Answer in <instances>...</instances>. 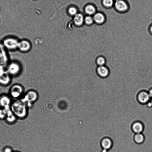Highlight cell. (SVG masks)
Returning a JSON list of instances; mask_svg holds the SVG:
<instances>
[{"instance_id":"1","label":"cell","mask_w":152,"mask_h":152,"mask_svg":"<svg viewBox=\"0 0 152 152\" xmlns=\"http://www.w3.org/2000/svg\"><path fill=\"white\" fill-rule=\"evenodd\" d=\"M12 111L18 117H24L26 113V109L24 102L17 101L14 102L12 107Z\"/></svg>"},{"instance_id":"2","label":"cell","mask_w":152,"mask_h":152,"mask_svg":"<svg viewBox=\"0 0 152 152\" xmlns=\"http://www.w3.org/2000/svg\"><path fill=\"white\" fill-rule=\"evenodd\" d=\"M19 41L13 37L6 38L3 41L5 48L10 51H14L18 49Z\"/></svg>"},{"instance_id":"3","label":"cell","mask_w":152,"mask_h":152,"mask_svg":"<svg viewBox=\"0 0 152 152\" xmlns=\"http://www.w3.org/2000/svg\"><path fill=\"white\" fill-rule=\"evenodd\" d=\"M32 46V44L30 41L23 40L19 41L17 49L22 52L27 53L31 50Z\"/></svg>"},{"instance_id":"4","label":"cell","mask_w":152,"mask_h":152,"mask_svg":"<svg viewBox=\"0 0 152 152\" xmlns=\"http://www.w3.org/2000/svg\"><path fill=\"white\" fill-rule=\"evenodd\" d=\"M21 70V66L18 63L13 62L8 66L7 73L10 75L16 76L20 73Z\"/></svg>"},{"instance_id":"5","label":"cell","mask_w":152,"mask_h":152,"mask_svg":"<svg viewBox=\"0 0 152 152\" xmlns=\"http://www.w3.org/2000/svg\"><path fill=\"white\" fill-rule=\"evenodd\" d=\"M23 91V88L21 85L16 84L12 86L10 92L12 97L14 98H18L22 94Z\"/></svg>"},{"instance_id":"6","label":"cell","mask_w":152,"mask_h":152,"mask_svg":"<svg viewBox=\"0 0 152 152\" xmlns=\"http://www.w3.org/2000/svg\"><path fill=\"white\" fill-rule=\"evenodd\" d=\"M138 102L142 104H146L151 100V98L148 92L146 91H142L138 95Z\"/></svg>"},{"instance_id":"7","label":"cell","mask_w":152,"mask_h":152,"mask_svg":"<svg viewBox=\"0 0 152 152\" xmlns=\"http://www.w3.org/2000/svg\"><path fill=\"white\" fill-rule=\"evenodd\" d=\"M132 128L133 131L135 134H140L143 131L144 127L142 123L137 121L133 124Z\"/></svg>"},{"instance_id":"8","label":"cell","mask_w":152,"mask_h":152,"mask_svg":"<svg viewBox=\"0 0 152 152\" xmlns=\"http://www.w3.org/2000/svg\"><path fill=\"white\" fill-rule=\"evenodd\" d=\"M101 145L102 149L109 151L112 147L113 142L110 138L106 137L102 139Z\"/></svg>"},{"instance_id":"9","label":"cell","mask_w":152,"mask_h":152,"mask_svg":"<svg viewBox=\"0 0 152 152\" xmlns=\"http://www.w3.org/2000/svg\"><path fill=\"white\" fill-rule=\"evenodd\" d=\"M115 6L117 10L120 12H124L128 8V5L123 0H117L116 1Z\"/></svg>"},{"instance_id":"10","label":"cell","mask_w":152,"mask_h":152,"mask_svg":"<svg viewBox=\"0 0 152 152\" xmlns=\"http://www.w3.org/2000/svg\"><path fill=\"white\" fill-rule=\"evenodd\" d=\"M96 71L99 76L102 78H104L108 77L109 73L108 68L104 65L99 66Z\"/></svg>"},{"instance_id":"11","label":"cell","mask_w":152,"mask_h":152,"mask_svg":"<svg viewBox=\"0 0 152 152\" xmlns=\"http://www.w3.org/2000/svg\"><path fill=\"white\" fill-rule=\"evenodd\" d=\"M37 93L34 90L28 91L26 93L24 100H33L37 97Z\"/></svg>"},{"instance_id":"12","label":"cell","mask_w":152,"mask_h":152,"mask_svg":"<svg viewBox=\"0 0 152 152\" xmlns=\"http://www.w3.org/2000/svg\"><path fill=\"white\" fill-rule=\"evenodd\" d=\"M9 74L3 72V73H0V83L5 85L7 84L10 81V77Z\"/></svg>"},{"instance_id":"13","label":"cell","mask_w":152,"mask_h":152,"mask_svg":"<svg viewBox=\"0 0 152 152\" xmlns=\"http://www.w3.org/2000/svg\"><path fill=\"white\" fill-rule=\"evenodd\" d=\"M94 20L98 24L103 23L105 20V17L102 13H98L95 14L93 17Z\"/></svg>"},{"instance_id":"14","label":"cell","mask_w":152,"mask_h":152,"mask_svg":"<svg viewBox=\"0 0 152 152\" xmlns=\"http://www.w3.org/2000/svg\"><path fill=\"white\" fill-rule=\"evenodd\" d=\"M83 17L82 14H77L75 16L74 19L75 24L78 26L82 25L84 21Z\"/></svg>"},{"instance_id":"15","label":"cell","mask_w":152,"mask_h":152,"mask_svg":"<svg viewBox=\"0 0 152 152\" xmlns=\"http://www.w3.org/2000/svg\"><path fill=\"white\" fill-rule=\"evenodd\" d=\"M10 103V100L6 96H3L0 98V105L5 108L8 107Z\"/></svg>"},{"instance_id":"16","label":"cell","mask_w":152,"mask_h":152,"mask_svg":"<svg viewBox=\"0 0 152 152\" xmlns=\"http://www.w3.org/2000/svg\"><path fill=\"white\" fill-rule=\"evenodd\" d=\"M135 141L137 144H140L144 142L145 140L144 135L142 133L136 134L134 138Z\"/></svg>"},{"instance_id":"17","label":"cell","mask_w":152,"mask_h":152,"mask_svg":"<svg viewBox=\"0 0 152 152\" xmlns=\"http://www.w3.org/2000/svg\"><path fill=\"white\" fill-rule=\"evenodd\" d=\"M85 11L89 15H92L95 14L96 12V9L92 5H89L85 8Z\"/></svg>"},{"instance_id":"18","label":"cell","mask_w":152,"mask_h":152,"mask_svg":"<svg viewBox=\"0 0 152 152\" xmlns=\"http://www.w3.org/2000/svg\"><path fill=\"white\" fill-rule=\"evenodd\" d=\"M96 63L99 66H104L106 63V59L102 56L98 57L96 60Z\"/></svg>"},{"instance_id":"19","label":"cell","mask_w":152,"mask_h":152,"mask_svg":"<svg viewBox=\"0 0 152 152\" xmlns=\"http://www.w3.org/2000/svg\"><path fill=\"white\" fill-rule=\"evenodd\" d=\"M103 4L107 7H111L113 4V0H103Z\"/></svg>"},{"instance_id":"20","label":"cell","mask_w":152,"mask_h":152,"mask_svg":"<svg viewBox=\"0 0 152 152\" xmlns=\"http://www.w3.org/2000/svg\"><path fill=\"white\" fill-rule=\"evenodd\" d=\"M94 21L93 18L90 16H86L84 19L85 23L89 25L92 24Z\"/></svg>"},{"instance_id":"21","label":"cell","mask_w":152,"mask_h":152,"mask_svg":"<svg viewBox=\"0 0 152 152\" xmlns=\"http://www.w3.org/2000/svg\"><path fill=\"white\" fill-rule=\"evenodd\" d=\"M69 12L70 15L75 16L77 14V9L74 7H71L69 9Z\"/></svg>"},{"instance_id":"22","label":"cell","mask_w":152,"mask_h":152,"mask_svg":"<svg viewBox=\"0 0 152 152\" xmlns=\"http://www.w3.org/2000/svg\"><path fill=\"white\" fill-rule=\"evenodd\" d=\"M6 115H7V112L5 109L0 110V118L3 119Z\"/></svg>"},{"instance_id":"23","label":"cell","mask_w":152,"mask_h":152,"mask_svg":"<svg viewBox=\"0 0 152 152\" xmlns=\"http://www.w3.org/2000/svg\"><path fill=\"white\" fill-rule=\"evenodd\" d=\"M4 151V152H12V150L10 148H7L5 149Z\"/></svg>"},{"instance_id":"24","label":"cell","mask_w":152,"mask_h":152,"mask_svg":"<svg viewBox=\"0 0 152 152\" xmlns=\"http://www.w3.org/2000/svg\"><path fill=\"white\" fill-rule=\"evenodd\" d=\"M151 98L152 99V88L150 89L148 92Z\"/></svg>"},{"instance_id":"25","label":"cell","mask_w":152,"mask_h":152,"mask_svg":"<svg viewBox=\"0 0 152 152\" xmlns=\"http://www.w3.org/2000/svg\"><path fill=\"white\" fill-rule=\"evenodd\" d=\"M150 31L151 34H152V25H151L150 27Z\"/></svg>"},{"instance_id":"26","label":"cell","mask_w":152,"mask_h":152,"mask_svg":"<svg viewBox=\"0 0 152 152\" xmlns=\"http://www.w3.org/2000/svg\"><path fill=\"white\" fill-rule=\"evenodd\" d=\"M150 102L151 103V107H152V99L150 100Z\"/></svg>"},{"instance_id":"27","label":"cell","mask_w":152,"mask_h":152,"mask_svg":"<svg viewBox=\"0 0 152 152\" xmlns=\"http://www.w3.org/2000/svg\"><path fill=\"white\" fill-rule=\"evenodd\" d=\"M115 1H117V0H115Z\"/></svg>"},{"instance_id":"28","label":"cell","mask_w":152,"mask_h":152,"mask_svg":"<svg viewBox=\"0 0 152 152\" xmlns=\"http://www.w3.org/2000/svg\"></svg>"}]
</instances>
